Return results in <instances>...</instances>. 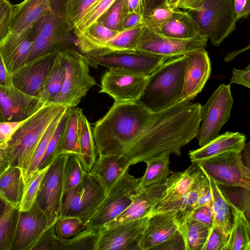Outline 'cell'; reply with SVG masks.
Here are the masks:
<instances>
[{"mask_svg": "<svg viewBox=\"0 0 250 250\" xmlns=\"http://www.w3.org/2000/svg\"><path fill=\"white\" fill-rule=\"evenodd\" d=\"M199 103L180 101L159 112L140 101L114 102L94 124L97 154L123 155L131 165L162 154L181 155V149L197 137Z\"/></svg>", "mask_w": 250, "mask_h": 250, "instance_id": "obj_1", "label": "cell"}, {"mask_svg": "<svg viewBox=\"0 0 250 250\" xmlns=\"http://www.w3.org/2000/svg\"><path fill=\"white\" fill-rule=\"evenodd\" d=\"M67 107L54 103L42 105L5 143L10 166L20 167L24 178L43 133L56 116Z\"/></svg>", "mask_w": 250, "mask_h": 250, "instance_id": "obj_2", "label": "cell"}, {"mask_svg": "<svg viewBox=\"0 0 250 250\" xmlns=\"http://www.w3.org/2000/svg\"><path fill=\"white\" fill-rule=\"evenodd\" d=\"M185 59V55L169 58L163 63L148 76L139 101L156 112L179 102L183 87Z\"/></svg>", "mask_w": 250, "mask_h": 250, "instance_id": "obj_3", "label": "cell"}, {"mask_svg": "<svg viewBox=\"0 0 250 250\" xmlns=\"http://www.w3.org/2000/svg\"><path fill=\"white\" fill-rule=\"evenodd\" d=\"M59 53L65 76L62 90L53 103L68 108L75 107L97 82L90 74L87 59L78 49H65Z\"/></svg>", "mask_w": 250, "mask_h": 250, "instance_id": "obj_4", "label": "cell"}, {"mask_svg": "<svg viewBox=\"0 0 250 250\" xmlns=\"http://www.w3.org/2000/svg\"><path fill=\"white\" fill-rule=\"evenodd\" d=\"M187 11L214 46H219L235 29L234 0H204L198 9Z\"/></svg>", "mask_w": 250, "mask_h": 250, "instance_id": "obj_5", "label": "cell"}, {"mask_svg": "<svg viewBox=\"0 0 250 250\" xmlns=\"http://www.w3.org/2000/svg\"><path fill=\"white\" fill-rule=\"evenodd\" d=\"M106 194L99 178L91 172H85L78 185L64 191L59 218L76 217L85 224Z\"/></svg>", "mask_w": 250, "mask_h": 250, "instance_id": "obj_6", "label": "cell"}, {"mask_svg": "<svg viewBox=\"0 0 250 250\" xmlns=\"http://www.w3.org/2000/svg\"><path fill=\"white\" fill-rule=\"evenodd\" d=\"M241 153L229 151L195 163L218 185L250 189V169L244 164Z\"/></svg>", "mask_w": 250, "mask_h": 250, "instance_id": "obj_7", "label": "cell"}, {"mask_svg": "<svg viewBox=\"0 0 250 250\" xmlns=\"http://www.w3.org/2000/svg\"><path fill=\"white\" fill-rule=\"evenodd\" d=\"M233 104L230 84H221L201 107V126L197 137L200 147L215 139L228 122Z\"/></svg>", "mask_w": 250, "mask_h": 250, "instance_id": "obj_8", "label": "cell"}, {"mask_svg": "<svg viewBox=\"0 0 250 250\" xmlns=\"http://www.w3.org/2000/svg\"><path fill=\"white\" fill-rule=\"evenodd\" d=\"M140 181L127 169L107 192L105 197L85 223L87 228H101L123 213L130 205Z\"/></svg>", "mask_w": 250, "mask_h": 250, "instance_id": "obj_9", "label": "cell"}, {"mask_svg": "<svg viewBox=\"0 0 250 250\" xmlns=\"http://www.w3.org/2000/svg\"><path fill=\"white\" fill-rule=\"evenodd\" d=\"M68 154L58 156L48 166L40 186L36 200L45 214L47 228L59 218L64 193L63 171Z\"/></svg>", "mask_w": 250, "mask_h": 250, "instance_id": "obj_10", "label": "cell"}, {"mask_svg": "<svg viewBox=\"0 0 250 250\" xmlns=\"http://www.w3.org/2000/svg\"><path fill=\"white\" fill-rule=\"evenodd\" d=\"M139 245L140 250H185L175 214L164 212L148 217Z\"/></svg>", "mask_w": 250, "mask_h": 250, "instance_id": "obj_11", "label": "cell"}, {"mask_svg": "<svg viewBox=\"0 0 250 250\" xmlns=\"http://www.w3.org/2000/svg\"><path fill=\"white\" fill-rule=\"evenodd\" d=\"M208 40L204 35L188 39L171 38L143 25L136 50L170 58L184 55L194 50L206 49Z\"/></svg>", "mask_w": 250, "mask_h": 250, "instance_id": "obj_12", "label": "cell"}, {"mask_svg": "<svg viewBox=\"0 0 250 250\" xmlns=\"http://www.w3.org/2000/svg\"><path fill=\"white\" fill-rule=\"evenodd\" d=\"M148 78L126 69L112 68L102 76L99 92L108 95L115 103L139 101Z\"/></svg>", "mask_w": 250, "mask_h": 250, "instance_id": "obj_13", "label": "cell"}, {"mask_svg": "<svg viewBox=\"0 0 250 250\" xmlns=\"http://www.w3.org/2000/svg\"><path fill=\"white\" fill-rule=\"evenodd\" d=\"M148 217L102 227L95 250H140L139 242Z\"/></svg>", "mask_w": 250, "mask_h": 250, "instance_id": "obj_14", "label": "cell"}, {"mask_svg": "<svg viewBox=\"0 0 250 250\" xmlns=\"http://www.w3.org/2000/svg\"><path fill=\"white\" fill-rule=\"evenodd\" d=\"M85 56L90 65L95 68L98 65L108 69L120 68L145 77L149 76L169 59L162 56L139 51L98 56Z\"/></svg>", "mask_w": 250, "mask_h": 250, "instance_id": "obj_15", "label": "cell"}, {"mask_svg": "<svg viewBox=\"0 0 250 250\" xmlns=\"http://www.w3.org/2000/svg\"><path fill=\"white\" fill-rule=\"evenodd\" d=\"M59 52L39 57L24 64L12 75L13 85L23 92L39 98Z\"/></svg>", "mask_w": 250, "mask_h": 250, "instance_id": "obj_16", "label": "cell"}, {"mask_svg": "<svg viewBox=\"0 0 250 250\" xmlns=\"http://www.w3.org/2000/svg\"><path fill=\"white\" fill-rule=\"evenodd\" d=\"M211 62L205 49L185 54L184 83L180 101L191 102L201 92L211 73Z\"/></svg>", "mask_w": 250, "mask_h": 250, "instance_id": "obj_17", "label": "cell"}, {"mask_svg": "<svg viewBox=\"0 0 250 250\" xmlns=\"http://www.w3.org/2000/svg\"><path fill=\"white\" fill-rule=\"evenodd\" d=\"M43 105L39 98L15 86L0 85V122L26 120Z\"/></svg>", "mask_w": 250, "mask_h": 250, "instance_id": "obj_18", "label": "cell"}, {"mask_svg": "<svg viewBox=\"0 0 250 250\" xmlns=\"http://www.w3.org/2000/svg\"><path fill=\"white\" fill-rule=\"evenodd\" d=\"M47 228V217L36 202L30 209L19 211L11 250H31Z\"/></svg>", "mask_w": 250, "mask_h": 250, "instance_id": "obj_19", "label": "cell"}, {"mask_svg": "<svg viewBox=\"0 0 250 250\" xmlns=\"http://www.w3.org/2000/svg\"><path fill=\"white\" fill-rule=\"evenodd\" d=\"M169 176L164 181L140 188L132 195L129 207L120 215L102 227H108L147 216L152 208L166 189Z\"/></svg>", "mask_w": 250, "mask_h": 250, "instance_id": "obj_20", "label": "cell"}, {"mask_svg": "<svg viewBox=\"0 0 250 250\" xmlns=\"http://www.w3.org/2000/svg\"><path fill=\"white\" fill-rule=\"evenodd\" d=\"M33 43V27L18 34L7 33L0 42V52L10 75L25 63Z\"/></svg>", "mask_w": 250, "mask_h": 250, "instance_id": "obj_21", "label": "cell"}, {"mask_svg": "<svg viewBox=\"0 0 250 250\" xmlns=\"http://www.w3.org/2000/svg\"><path fill=\"white\" fill-rule=\"evenodd\" d=\"M143 25L120 32L112 39L104 42L91 44L80 49L83 55L92 56L137 51V42Z\"/></svg>", "mask_w": 250, "mask_h": 250, "instance_id": "obj_22", "label": "cell"}, {"mask_svg": "<svg viewBox=\"0 0 250 250\" xmlns=\"http://www.w3.org/2000/svg\"><path fill=\"white\" fill-rule=\"evenodd\" d=\"M56 0H24L14 5L8 34H18L32 28L35 22L48 11Z\"/></svg>", "mask_w": 250, "mask_h": 250, "instance_id": "obj_23", "label": "cell"}, {"mask_svg": "<svg viewBox=\"0 0 250 250\" xmlns=\"http://www.w3.org/2000/svg\"><path fill=\"white\" fill-rule=\"evenodd\" d=\"M201 171L195 162L186 170L173 172L169 176V182L164 192L152 208L148 216L159 207L170 203L177 201L190 190L194 181Z\"/></svg>", "mask_w": 250, "mask_h": 250, "instance_id": "obj_24", "label": "cell"}, {"mask_svg": "<svg viewBox=\"0 0 250 250\" xmlns=\"http://www.w3.org/2000/svg\"><path fill=\"white\" fill-rule=\"evenodd\" d=\"M246 140L243 133L227 131L200 148L189 150L188 155L191 162H195L229 151L242 152Z\"/></svg>", "mask_w": 250, "mask_h": 250, "instance_id": "obj_25", "label": "cell"}, {"mask_svg": "<svg viewBox=\"0 0 250 250\" xmlns=\"http://www.w3.org/2000/svg\"><path fill=\"white\" fill-rule=\"evenodd\" d=\"M83 110L77 106L69 107L65 124L56 152V158L61 154H73L80 159V135Z\"/></svg>", "mask_w": 250, "mask_h": 250, "instance_id": "obj_26", "label": "cell"}, {"mask_svg": "<svg viewBox=\"0 0 250 250\" xmlns=\"http://www.w3.org/2000/svg\"><path fill=\"white\" fill-rule=\"evenodd\" d=\"M131 166L130 161L121 155H100L90 172L100 179L106 193Z\"/></svg>", "mask_w": 250, "mask_h": 250, "instance_id": "obj_27", "label": "cell"}, {"mask_svg": "<svg viewBox=\"0 0 250 250\" xmlns=\"http://www.w3.org/2000/svg\"><path fill=\"white\" fill-rule=\"evenodd\" d=\"M156 30L166 36L179 39H188L203 35L188 11H181L180 9H176L169 20Z\"/></svg>", "mask_w": 250, "mask_h": 250, "instance_id": "obj_28", "label": "cell"}, {"mask_svg": "<svg viewBox=\"0 0 250 250\" xmlns=\"http://www.w3.org/2000/svg\"><path fill=\"white\" fill-rule=\"evenodd\" d=\"M24 185L21 169L10 166L0 175V197L8 206L19 209Z\"/></svg>", "mask_w": 250, "mask_h": 250, "instance_id": "obj_29", "label": "cell"}, {"mask_svg": "<svg viewBox=\"0 0 250 250\" xmlns=\"http://www.w3.org/2000/svg\"><path fill=\"white\" fill-rule=\"evenodd\" d=\"M230 204L232 213V224L224 250H250L249 220L245 213L230 200Z\"/></svg>", "mask_w": 250, "mask_h": 250, "instance_id": "obj_30", "label": "cell"}, {"mask_svg": "<svg viewBox=\"0 0 250 250\" xmlns=\"http://www.w3.org/2000/svg\"><path fill=\"white\" fill-rule=\"evenodd\" d=\"M208 179L212 192L214 225L217 226L225 234L229 235L232 224L230 200L214 181Z\"/></svg>", "mask_w": 250, "mask_h": 250, "instance_id": "obj_31", "label": "cell"}, {"mask_svg": "<svg viewBox=\"0 0 250 250\" xmlns=\"http://www.w3.org/2000/svg\"><path fill=\"white\" fill-rule=\"evenodd\" d=\"M169 155L162 154L145 162L146 168L144 175L140 178L137 188L163 182L173 172L169 167Z\"/></svg>", "mask_w": 250, "mask_h": 250, "instance_id": "obj_32", "label": "cell"}, {"mask_svg": "<svg viewBox=\"0 0 250 250\" xmlns=\"http://www.w3.org/2000/svg\"><path fill=\"white\" fill-rule=\"evenodd\" d=\"M81 157L80 161L85 172H89L97 159L96 146L93 136L92 128L85 115L81 118L80 135Z\"/></svg>", "mask_w": 250, "mask_h": 250, "instance_id": "obj_33", "label": "cell"}, {"mask_svg": "<svg viewBox=\"0 0 250 250\" xmlns=\"http://www.w3.org/2000/svg\"><path fill=\"white\" fill-rule=\"evenodd\" d=\"M64 76V67L59 52L56 62L47 77L39 97L43 105L53 103L59 95L63 85Z\"/></svg>", "mask_w": 250, "mask_h": 250, "instance_id": "obj_34", "label": "cell"}, {"mask_svg": "<svg viewBox=\"0 0 250 250\" xmlns=\"http://www.w3.org/2000/svg\"><path fill=\"white\" fill-rule=\"evenodd\" d=\"M100 229L87 227L68 238L57 237L58 250H95Z\"/></svg>", "mask_w": 250, "mask_h": 250, "instance_id": "obj_35", "label": "cell"}, {"mask_svg": "<svg viewBox=\"0 0 250 250\" xmlns=\"http://www.w3.org/2000/svg\"><path fill=\"white\" fill-rule=\"evenodd\" d=\"M210 229L193 220L187 219L180 229L185 250H202Z\"/></svg>", "mask_w": 250, "mask_h": 250, "instance_id": "obj_36", "label": "cell"}, {"mask_svg": "<svg viewBox=\"0 0 250 250\" xmlns=\"http://www.w3.org/2000/svg\"><path fill=\"white\" fill-rule=\"evenodd\" d=\"M68 108H65L56 116L43 133L36 148L30 166L24 178V183L38 170L39 164L46 151L49 142Z\"/></svg>", "mask_w": 250, "mask_h": 250, "instance_id": "obj_37", "label": "cell"}, {"mask_svg": "<svg viewBox=\"0 0 250 250\" xmlns=\"http://www.w3.org/2000/svg\"><path fill=\"white\" fill-rule=\"evenodd\" d=\"M19 211V209L7 205L0 217V250H11Z\"/></svg>", "mask_w": 250, "mask_h": 250, "instance_id": "obj_38", "label": "cell"}, {"mask_svg": "<svg viewBox=\"0 0 250 250\" xmlns=\"http://www.w3.org/2000/svg\"><path fill=\"white\" fill-rule=\"evenodd\" d=\"M116 0H98L76 24L74 35L85 32L108 9Z\"/></svg>", "mask_w": 250, "mask_h": 250, "instance_id": "obj_39", "label": "cell"}, {"mask_svg": "<svg viewBox=\"0 0 250 250\" xmlns=\"http://www.w3.org/2000/svg\"><path fill=\"white\" fill-rule=\"evenodd\" d=\"M47 167L38 170L25 183L23 195L19 208L20 211L30 209L35 204L42 180Z\"/></svg>", "mask_w": 250, "mask_h": 250, "instance_id": "obj_40", "label": "cell"}, {"mask_svg": "<svg viewBox=\"0 0 250 250\" xmlns=\"http://www.w3.org/2000/svg\"><path fill=\"white\" fill-rule=\"evenodd\" d=\"M127 14L124 0H116L98 21L109 29L121 32L123 21Z\"/></svg>", "mask_w": 250, "mask_h": 250, "instance_id": "obj_41", "label": "cell"}, {"mask_svg": "<svg viewBox=\"0 0 250 250\" xmlns=\"http://www.w3.org/2000/svg\"><path fill=\"white\" fill-rule=\"evenodd\" d=\"M98 0H66L65 4L66 22L70 31H73L76 24Z\"/></svg>", "mask_w": 250, "mask_h": 250, "instance_id": "obj_42", "label": "cell"}, {"mask_svg": "<svg viewBox=\"0 0 250 250\" xmlns=\"http://www.w3.org/2000/svg\"><path fill=\"white\" fill-rule=\"evenodd\" d=\"M84 173L78 157L75 155H68L63 171L64 191L78 185Z\"/></svg>", "mask_w": 250, "mask_h": 250, "instance_id": "obj_43", "label": "cell"}, {"mask_svg": "<svg viewBox=\"0 0 250 250\" xmlns=\"http://www.w3.org/2000/svg\"><path fill=\"white\" fill-rule=\"evenodd\" d=\"M86 227L85 224L81 219L76 217L59 218L54 224L56 235L61 238H68Z\"/></svg>", "mask_w": 250, "mask_h": 250, "instance_id": "obj_44", "label": "cell"}, {"mask_svg": "<svg viewBox=\"0 0 250 250\" xmlns=\"http://www.w3.org/2000/svg\"><path fill=\"white\" fill-rule=\"evenodd\" d=\"M176 9L167 5L157 7L143 16V25L147 28L158 30L172 17Z\"/></svg>", "mask_w": 250, "mask_h": 250, "instance_id": "obj_45", "label": "cell"}, {"mask_svg": "<svg viewBox=\"0 0 250 250\" xmlns=\"http://www.w3.org/2000/svg\"><path fill=\"white\" fill-rule=\"evenodd\" d=\"M66 113L61 120L49 142L46 151L39 164L38 170L42 169L47 167L56 158L57 148L65 124Z\"/></svg>", "mask_w": 250, "mask_h": 250, "instance_id": "obj_46", "label": "cell"}, {"mask_svg": "<svg viewBox=\"0 0 250 250\" xmlns=\"http://www.w3.org/2000/svg\"><path fill=\"white\" fill-rule=\"evenodd\" d=\"M229 235L225 234L214 225L210 229L208 236L202 250H224Z\"/></svg>", "mask_w": 250, "mask_h": 250, "instance_id": "obj_47", "label": "cell"}, {"mask_svg": "<svg viewBox=\"0 0 250 250\" xmlns=\"http://www.w3.org/2000/svg\"><path fill=\"white\" fill-rule=\"evenodd\" d=\"M31 250H58L57 236L54 224L45 229Z\"/></svg>", "mask_w": 250, "mask_h": 250, "instance_id": "obj_48", "label": "cell"}, {"mask_svg": "<svg viewBox=\"0 0 250 250\" xmlns=\"http://www.w3.org/2000/svg\"><path fill=\"white\" fill-rule=\"evenodd\" d=\"M13 13V4L8 0H0V42L9 31Z\"/></svg>", "mask_w": 250, "mask_h": 250, "instance_id": "obj_49", "label": "cell"}, {"mask_svg": "<svg viewBox=\"0 0 250 250\" xmlns=\"http://www.w3.org/2000/svg\"><path fill=\"white\" fill-rule=\"evenodd\" d=\"M188 219L197 221L210 229L214 219L212 206H203L194 208Z\"/></svg>", "mask_w": 250, "mask_h": 250, "instance_id": "obj_50", "label": "cell"}, {"mask_svg": "<svg viewBox=\"0 0 250 250\" xmlns=\"http://www.w3.org/2000/svg\"><path fill=\"white\" fill-rule=\"evenodd\" d=\"M25 120L0 122V144L7 142Z\"/></svg>", "mask_w": 250, "mask_h": 250, "instance_id": "obj_51", "label": "cell"}, {"mask_svg": "<svg viewBox=\"0 0 250 250\" xmlns=\"http://www.w3.org/2000/svg\"><path fill=\"white\" fill-rule=\"evenodd\" d=\"M236 83L250 88V65L242 69L233 68L232 75L229 84Z\"/></svg>", "mask_w": 250, "mask_h": 250, "instance_id": "obj_52", "label": "cell"}, {"mask_svg": "<svg viewBox=\"0 0 250 250\" xmlns=\"http://www.w3.org/2000/svg\"><path fill=\"white\" fill-rule=\"evenodd\" d=\"M212 204L211 189L208 179L206 176L203 188L194 208L203 206H212Z\"/></svg>", "mask_w": 250, "mask_h": 250, "instance_id": "obj_53", "label": "cell"}, {"mask_svg": "<svg viewBox=\"0 0 250 250\" xmlns=\"http://www.w3.org/2000/svg\"><path fill=\"white\" fill-rule=\"evenodd\" d=\"M143 25V16L136 13H130L126 15L122 24V31L137 27Z\"/></svg>", "mask_w": 250, "mask_h": 250, "instance_id": "obj_54", "label": "cell"}, {"mask_svg": "<svg viewBox=\"0 0 250 250\" xmlns=\"http://www.w3.org/2000/svg\"><path fill=\"white\" fill-rule=\"evenodd\" d=\"M237 21L248 17L250 13V0H234Z\"/></svg>", "mask_w": 250, "mask_h": 250, "instance_id": "obj_55", "label": "cell"}, {"mask_svg": "<svg viewBox=\"0 0 250 250\" xmlns=\"http://www.w3.org/2000/svg\"><path fill=\"white\" fill-rule=\"evenodd\" d=\"M124 4L126 14L136 13L143 16L142 0H124Z\"/></svg>", "mask_w": 250, "mask_h": 250, "instance_id": "obj_56", "label": "cell"}, {"mask_svg": "<svg viewBox=\"0 0 250 250\" xmlns=\"http://www.w3.org/2000/svg\"><path fill=\"white\" fill-rule=\"evenodd\" d=\"M13 84L12 76L9 74L4 63L0 52V85L9 86Z\"/></svg>", "mask_w": 250, "mask_h": 250, "instance_id": "obj_57", "label": "cell"}, {"mask_svg": "<svg viewBox=\"0 0 250 250\" xmlns=\"http://www.w3.org/2000/svg\"><path fill=\"white\" fill-rule=\"evenodd\" d=\"M204 1V0H179L176 9L196 10L200 8Z\"/></svg>", "mask_w": 250, "mask_h": 250, "instance_id": "obj_58", "label": "cell"}, {"mask_svg": "<svg viewBox=\"0 0 250 250\" xmlns=\"http://www.w3.org/2000/svg\"><path fill=\"white\" fill-rule=\"evenodd\" d=\"M142 2L143 16L157 7L167 5V0H142Z\"/></svg>", "mask_w": 250, "mask_h": 250, "instance_id": "obj_59", "label": "cell"}, {"mask_svg": "<svg viewBox=\"0 0 250 250\" xmlns=\"http://www.w3.org/2000/svg\"><path fill=\"white\" fill-rule=\"evenodd\" d=\"M10 167V163L5 143L0 144V175Z\"/></svg>", "mask_w": 250, "mask_h": 250, "instance_id": "obj_60", "label": "cell"}, {"mask_svg": "<svg viewBox=\"0 0 250 250\" xmlns=\"http://www.w3.org/2000/svg\"><path fill=\"white\" fill-rule=\"evenodd\" d=\"M250 48V44H249L247 46L244 48L235 50L231 52L225 56L224 60L225 62H229L231 61L235 56L239 54L240 53L245 51L246 50Z\"/></svg>", "mask_w": 250, "mask_h": 250, "instance_id": "obj_61", "label": "cell"}, {"mask_svg": "<svg viewBox=\"0 0 250 250\" xmlns=\"http://www.w3.org/2000/svg\"><path fill=\"white\" fill-rule=\"evenodd\" d=\"M6 206V203L0 197V217L4 213Z\"/></svg>", "mask_w": 250, "mask_h": 250, "instance_id": "obj_62", "label": "cell"}, {"mask_svg": "<svg viewBox=\"0 0 250 250\" xmlns=\"http://www.w3.org/2000/svg\"><path fill=\"white\" fill-rule=\"evenodd\" d=\"M179 0H171L168 4V6L172 8L176 9V5Z\"/></svg>", "mask_w": 250, "mask_h": 250, "instance_id": "obj_63", "label": "cell"}, {"mask_svg": "<svg viewBox=\"0 0 250 250\" xmlns=\"http://www.w3.org/2000/svg\"><path fill=\"white\" fill-rule=\"evenodd\" d=\"M171 0H167V5H168V3H169V2Z\"/></svg>", "mask_w": 250, "mask_h": 250, "instance_id": "obj_64", "label": "cell"}]
</instances>
